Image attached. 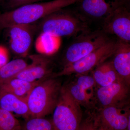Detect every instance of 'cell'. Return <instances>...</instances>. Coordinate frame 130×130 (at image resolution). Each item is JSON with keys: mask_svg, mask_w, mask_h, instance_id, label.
Masks as SVG:
<instances>
[{"mask_svg": "<svg viewBox=\"0 0 130 130\" xmlns=\"http://www.w3.org/2000/svg\"><path fill=\"white\" fill-rule=\"evenodd\" d=\"M40 81L30 82L15 77L0 84V90L26 100L31 91Z\"/></svg>", "mask_w": 130, "mask_h": 130, "instance_id": "16", "label": "cell"}, {"mask_svg": "<svg viewBox=\"0 0 130 130\" xmlns=\"http://www.w3.org/2000/svg\"><path fill=\"white\" fill-rule=\"evenodd\" d=\"M117 41L109 40L105 44L77 61L64 66L63 69L51 77L57 78L71 74H86L111 58L116 48Z\"/></svg>", "mask_w": 130, "mask_h": 130, "instance_id": "5", "label": "cell"}, {"mask_svg": "<svg viewBox=\"0 0 130 130\" xmlns=\"http://www.w3.org/2000/svg\"><path fill=\"white\" fill-rule=\"evenodd\" d=\"M110 40L102 30L90 31L76 37L65 52L64 66L83 58Z\"/></svg>", "mask_w": 130, "mask_h": 130, "instance_id": "6", "label": "cell"}, {"mask_svg": "<svg viewBox=\"0 0 130 130\" xmlns=\"http://www.w3.org/2000/svg\"><path fill=\"white\" fill-rule=\"evenodd\" d=\"M129 0H82L80 9L84 16L103 20Z\"/></svg>", "mask_w": 130, "mask_h": 130, "instance_id": "12", "label": "cell"}, {"mask_svg": "<svg viewBox=\"0 0 130 130\" xmlns=\"http://www.w3.org/2000/svg\"><path fill=\"white\" fill-rule=\"evenodd\" d=\"M51 120L44 118H30L26 119L21 130H53Z\"/></svg>", "mask_w": 130, "mask_h": 130, "instance_id": "19", "label": "cell"}, {"mask_svg": "<svg viewBox=\"0 0 130 130\" xmlns=\"http://www.w3.org/2000/svg\"><path fill=\"white\" fill-rule=\"evenodd\" d=\"M111 57L112 64L120 78L129 86L130 43L117 40L115 50Z\"/></svg>", "mask_w": 130, "mask_h": 130, "instance_id": "13", "label": "cell"}, {"mask_svg": "<svg viewBox=\"0 0 130 130\" xmlns=\"http://www.w3.org/2000/svg\"><path fill=\"white\" fill-rule=\"evenodd\" d=\"M100 126L96 121L93 113L83 121H82L78 130H100Z\"/></svg>", "mask_w": 130, "mask_h": 130, "instance_id": "22", "label": "cell"}, {"mask_svg": "<svg viewBox=\"0 0 130 130\" xmlns=\"http://www.w3.org/2000/svg\"><path fill=\"white\" fill-rule=\"evenodd\" d=\"M91 72L96 84L98 87L109 86L121 80L114 68L111 61H106L98 66Z\"/></svg>", "mask_w": 130, "mask_h": 130, "instance_id": "15", "label": "cell"}, {"mask_svg": "<svg viewBox=\"0 0 130 130\" xmlns=\"http://www.w3.org/2000/svg\"><path fill=\"white\" fill-rule=\"evenodd\" d=\"M82 0H53L21 6L0 13V29L18 25L30 24Z\"/></svg>", "mask_w": 130, "mask_h": 130, "instance_id": "1", "label": "cell"}, {"mask_svg": "<svg viewBox=\"0 0 130 130\" xmlns=\"http://www.w3.org/2000/svg\"><path fill=\"white\" fill-rule=\"evenodd\" d=\"M53 130H78L83 121L81 106L62 86L59 99L53 112Z\"/></svg>", "mask_w": 130, "mask_h": 130, "instance_id": "4", "label": "cell"}, {"mask_svg": "<svg viewBox=\"0 0 130 130\" xmlns=\"http://www.w3.org/2000/svg\"><path fill=\"white\" fill-rule=\"evenodd\" d=\"M89 73L76 75V77L74 82L85 90L93 91L96 85L93 76Z\"/></svg>", "mask_w": 130, "mask_h": 130, "instance_id": "21", "label": "cell"}, {"mask_svg": "<svg viewBox=\"0 0 130 130\" xmlns=\"http://www.w3.org/2000/svg\"><path fill=\"white\" fill-rule=\"evenodd\" d=\"M21 125L13 114L0 108V130H21Z\"/></svg>", "mask_w": 130, "mask_h": 130, "instance_id": "20", "label": "cell"}, {"mask_svg": "<svg viewBox=\"0 0 130 130\" xmlns=\"http://www.w3.org/2000/svg\"><path fill=\"white\" fill-rule=\"evenodd\" d=\"M0 48V68L7 62V57L5 52Z\"/></svg>", "mask_w": 130, "mask_h": 130, "instance_id": "24", "label": "cell"}, {"mask_svg": "<svg viewBox=\"0 0 130 130\" xmlns=\"http://www.w3.org/2000/svg\"><path fill=\"white\" fill-rule=\"evenodd\" d=\"M7 6L10 8L15 9L21 6L35 3L43 0H7Z\"/></svg>", "mask_w": 130, "mask_h": 130, "instance_id": "23", "label": "cell"}, {"mask_svg": "<svg viewBox=\"0 0 130 130\" xmlns=\"http://www.w3.org/2000/svg\"><path fill=\"white\" fill-rule=\"evenodd\" d=\"M103 31L115 35L118 40L130 42V13L126 5L116 9L103 21Z\"/></svg>", "mask_w": 130, "mask_h": 130, "instance_id": "8", "label": "cell"}, {"mask_svg": "<svg viewBox=\"0 0 130 130\" xmlns=\"http://www.w3.org/2000/svg\"><path fill=\"white\" fill-rule=\"evenodd\" d=\"M28 64L23 59H16L0 68V84L16 77Z\"/></svg>", "mask_w": 130, "mask_h": 130, "instance_id": "18", "label": "cell"}, {"mask_svg": "<svg viewBox=\"0 0 130 130\" xmlns=\"http://www.w3.org/2000/svg\"><path fill=\"white\" fill-rule=\"evenodd\" d=\"M56 78L41 80L31 91L26 99L30 118H44L53 112L62 87Z\"/></svg>", "mask_w": 130, "mask_h": 130, "instance_id": "3", "label": "cell"}, {"mask_svg": "<svg viewBox=\"0 0 130 130\" xmlns=\"http://www.w3.org/2000/svg\"><path fill=\"white\" fill-rule=\"evenodd\" d=\"M10 37V46L14 53L20 56L27 55L30 49L36 25H18L8 28Z\"/></svg>", "mask_w": 130, "mask_h": 130, "instance_id": "11", "label": "cell"}, {"mask_svg": "<svg viewBox=\"0 0 130 130\" xmlns=\"http://www.w3.org/2000/svg\"><path fill=\"white\" fill-rule=\"evenodd\" d=\"M0 108L22 116L30 118L26 100L0 90Z\"/></svg>", "mask_w": 130, "mask_h": 130, "instance_id": "14", "label": "cell"}, {"mask_svg": "<svg viewBox=\"0 0 130 130\" xmlns=\"http://www.w3.org/2000/svg\"><path fill=\"white\" fill-rule=\"evenodd\" d=\"M129 86L122 80L105 87H98L95 96L100 108L115 106H126L129 98Z\"/></svg>", "mask_w": 130, "mask_h": 130, "instance_id": "9", "label": "cell"}, {"mask_svg": "<svg viewBox=\"0 0 130 130\" xmlns=\"http://www.w3.org/2000/svg\"><path fill=\"white\" fill-rule=\"evenodd\" d=\"M100 130H106L104 129H103V128H101V127H100Z\"/></svg>", "mask_w": 130, "mask_h": 130, "instance_id": "25", "label": "cell"}, {"mask_svg": "<svg viewBox=\"0 0 130 130\" xmlns=\"http://www.w3.org/2000/svg\"><path fill=\"white\" fill-rule=\"evenodd\" d=\"M30 64L17 75L16 77L30 82H36L51 77V60L46 55L38 54L30 55Z\"/></svg>", "mask_w": 130, "mask_h": 130, "instance_id": "10", "label": "cell"}, {"mask_svg": "<svg viewBox=\"0 0 130 130\" xmlns=\"http://www.w3.org/2000/svg\"><path fill=\"white\" fill-rule=\"evenodd\" d=\"M64 87L70 95L81 106L90 108L94 105V93L93 91L84 89L74 82Z\"/></svg>", "mask_w": 130, "mask_h": 130, "instance_id": "17", "label": "cell"}, {"mask_svg": "<svg viewBox=\"0 0 130 130\" xmlns=\"http://www.w3.org/2000/svg\"><path fill=\"white\" fill-rule=\"evenodd\" d=\"M93 113L98 125L104 129L128 130L130 115L127 106L100 108L96 112Z\"/></svg>", "mask_w": 130, "mask_h": 130, "instance_id": "7", "label": "cell"}, {"mask_svg": "<svg viewBox=\"0 0 130 130\" xmlns=\"http://www.w3.org/2000/svg\"><path fill=\"white\" fill-rule=\"evenodd\" d=\"M37 29L43 34L55 38L74 36L90 32L86 19L74 12L62 9L42 19Z\"/></svg>", "mask_w": 130, "mask_h": 130, "instance_id": "2", "label": "cell"}]
</instances>
